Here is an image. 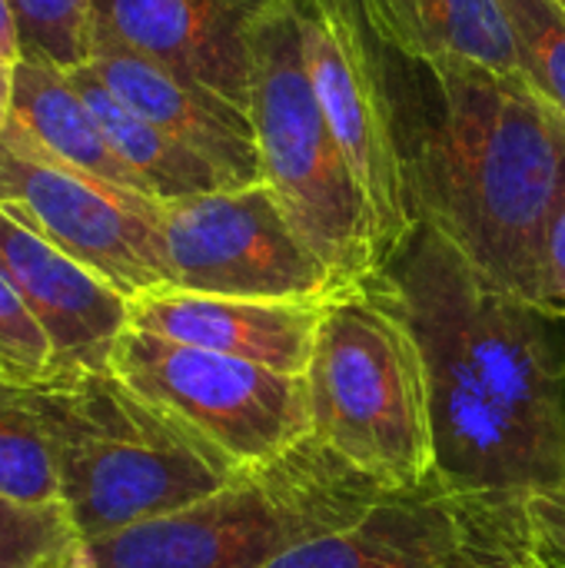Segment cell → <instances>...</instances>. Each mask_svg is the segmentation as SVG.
I'll list each match as a JSON object with an SVG mask.
<instances>
[{
  "label": "cell",
  "mask_w": 565,
  "mask_h": 568,
  "mask_svg": "<svg viewBox=\"0 0 565 568\" xmlns=\"http://www.w3.org/2000/svg\"><path fill=\"white\" fill-rule=\"evenodd\" d=\"M370 286L410 323L430 373L436 476L460 493L565 489V336L416 223Z\"/></svg>",
  "instance_id": "6da1fadb"
},
{
  "label": "cell",
  "mask_w": 565,
  "mask_h": 568,
  "mask_svg": "<svg viewBox=\"0 0 565 568\" xmlns=\"http://www.w3.org/2000/svg\"><path fill=\"white\" fill-rule=\"evenodd\" d=\"M416 220L490 283L536 303L565 203V116L523 77L473 60L386 50Z\"/></svg>",
  "instance_id": "7a4b0ae2"
},
{
  "label": "cell",
  "mask_w": 565,
  "mask_h": 568,
  "mask_svg": "<svg viewBox=\"0 0 565 568\" xmlns=\"http://www.w3.org/2000/svg\"><path fill=\"white\" fill-rule=\"evenodd\" d=\"M30 396L83 546L186 509L240 469L113 369L53 376Z\"/></svg>",
  "instance_id": "3957f363"
},
{
  "label": "cell",
  "mask_w": 565,
  "mask_h": 568,
  "mask_svg": "<svg viewBox=\"0 0 565 568\" xmlns=\"http://www.w3.org/2000/svg\"><path fill=\"white\" fill-rule=\"evenodd\" d=\"M383 493L316 436L240 466L230 483L170 516L83 546V568H266L356 523Z\"/></svg>",
  "instance_id": "277c9868"
},
{
  "label": "cell",
  "mask_w": 565,
  "mask_h": 568,
  "mask_svg": "<svg viewBox=\"0 0 565 568\" xmlns=\"http://www.w3.org/2000/svg\"><path fill=\"white\" fill-rule=\"evenodd\" d=\"M306 389L313 436L353 469L390 493L440 479L423 349L370 283L326 303Z\"/></svg>",
  "instance_id": "5b68a950"
},
{
  "label": "cell",
  "mask_w": 565,
  "mask_h": 568,
  "mask_svg": "<svg viewBox=\"0 0 565 568\" xmlns=\"http://www.w3.org/2000/svg\"><path fill=\"white\" fill-rule=\"evenodd\" d=\"M246 110L263 183L300 240L343 286L360 290L376 280L383 273L376 223L316 100L296 0L280 3L256 30Z\"/></svg>",
  "instance_id": "8992f818"
},
{
  "label": "cell",
  "mask_w": 565,
  "mask_h": 568,
  "mask_svg": "<svg viewBox=\"0 0 565 568\" xmlns=\"http://www.w3.org/2000/svg\"><path fill=\"white\" fill-rule=\"evenodd\" d=\"M110 369L233 466H256L313 436L306 376H286L137 326L123 329Z\"/></svg>",
  "instance_id": "52a82bcc"
},
{
  "label": "cell",
  "mask_w": 565,
  "mask_h": 568,
  "mask_svg": "<svg viewBox=\"0 0 565 568\" xmlns=\"http://www.w3.org/2000/svg\"><path fill=\"white\" fill-rule=\"evenodd\" d=\"M306 70L323 116L370 203L383 270L416 230L386 47L360 0H296Z\"/></svg>",
  "instance_id": "ba28073f"
},
{
  "label": "cell",
  "mask_w": 565,
  "mask_h": 568,
  "mask_svg": "<svg viewBox=\"0 0 565 568\" xmlns=\"http://www.w3.org/2000/svg\"><path fill=\"white\" fill-rule=\"evenodd\" d=\"M526 499L443 479L383 493L356 523L266 568H533Z\"/></svg>",
  "instance_id": "9c48e42d"
},
{
  "label": "cell",
  "mask_w": 565,
  "mask_h": 568,
  "mask_svg": "<svg viewBox=\"0 0 565 568\" xmlns=\"http://www.w3.org/2000/svg\"><path fill=\"white\" fill-rule=\"evenodd\" d=\"M0 210L130 300L173 286L163 203L53 163L10 130H0Z\"/></svg>",
  "instance_id": "30bf717a"
},
{
  "label": "cell",
  "mask_w": 565,
  "mask_h": 568,
  "mask_svg": "<svg viewBox=\"0 0 565 568\" xmlns=\"http://www.w3.org/2000/svg\"><path fill=\"white\" fill-rule=\"evenodd\" d=\"M163 243L176 290L303 303L350 293L300 240L266 183L163 203Z\"/></svg>",
  "instance_id": "8fae6325"
},
{
  "label": "cell",
  "mask_w": 565,
  "mask_h": 568,
  "mask_svg": "<svg viewBox=\"0 0 565 568\" xmlns=\"http://www.w3.org/2000/svg\"><path fill=\"white\" fill-rule=\"evenodd\" d=\"M286 0H93V40L117 43L233 103H250L253 40Z\"/></svg>",
  "instance_id": "7c38bea8"
},
{
  "label": "cell",
  "mask_w": 565,
  "mask_h": 568,
  "mask_svg": "<svg viewBox=\"0 0 565 568\" xmlns=\"http://www.w3.org/2000/svg\"><path fill=\"white\" fill-rule=\"evenodd\" d=\"M0 273L50 343L53 376L110 369L130 326V296L0 210Z\"/></svg>",
  "instance_id": "4fadbf2b"
},
{
  "label": "cell",
  "mask_w": 565,
  "mask_h": 568,
  "mask_svg": "<svg viewBox=\"0 0 565 568\" xmlns=\"http://www.w3.org/2000/svg\"><path fill=\"white\" fill-rule=\"evenodd\" d=\"M97 80L133 113L206 160L226 190L263 183L256 130L250 110L220 90L143 60L117 43L93 40L90 63Z\"/></svg>",
  "instance_id": "5bb4252c"
},
{
  "label": "cell",
  "mask_w": 565,
  "mask_h": 568,
  "mask_svg": "<svg viewBox=\"0 0 565 568\" xmlns=\"http://www.w3.org/2000/svg\"><path fill=\"white\" fill-rule=\"evenodd\" d=\"M323 310L326 303L243 300L160 286L130 300V326L286 376H306Z\"/></svg>",
  "instance_id": "9a60e30c"
},
{
  "label": "cell",
  "mask_w": 565,
  "mask_h": 568,
  "mask_svg": "<svg viewBox=\"0 0 565 568\" xmlns=\"http://www.w3.org/2000/svg\"><path fill=\"white\" fill-rule=\"evenodd\" d=\"M3 130L53 163L143 193L103 140L83 93L67 70L37 60H17Z\"/></svg>",
  "instance_id": "2e32d148"
},
{
  "label": "cell",
  "mask_w": 565,
  "mask_h": 568,
  "mask_svg": "<svg viewBox=\"0 0 565 568\" xmlns=\"http://www.w3.org/2000/svg\"><path fill=\"white\" fill-rule=\"evenodd\" d=\"M380 43L410 60H473L519 77L503 0H360Z\"/></svg>",
  "instance_id": "e0dca14e"
},
{
  "label": "cell",
  "mask_w": 565,
  "mask_h": 568,
  "mask_svg": "<svg viewBox=\"0 0 565 568\" xmlns=\"http://www.w3.org/2000/svg\"><path fill=\"white\" fill-rule=\"evenodd\" d=\"M70 77L83 93L103 140L110 143L117 160L127 166V173L150 200L173 203V200L226 190V183L206 160H200L193 150H186L183 143L157 130L150 120L133 113L123 100H117L87 63L70 70Z\"/></svg>",
  "instance_id": "ac0fdd59"
},
{
  "label": "cell",
  "mask_w": 565,
  "mask_h": 568,
  "mask_svg": "<svg viewBox=\"0 0 565 568\" xmlns=\"http://www.w3.org/2000/svg\"><path fill=\"white\" fill-rule=\"evenodd\" d=\"M0 496L60 503L53 446L30 389L0 379Z\"/></svg>",
  "instance_id": "d6986e66"
},
{
  "label": "cell",
  "mask_w": 565,
  "mask_h": 568,
  "mask_svg": "<svg viewBox=\"0 0 565 568\" xmlns=\"http://www.w3.org/2000/svg\"><path fill=\"white\" fill-rule=\"evenodd\" d=\"M83 539L63 503L0 496V568H77Z\"/></svg>",
  "instance_id": "ffe728a7"
},
{
  "label": "cell",
  "mask_w": 565,
  "mask_h": 568,
  "mask_svg": "<svg viewBox=\"0 0 565 568\" xmlns=\"http://www.w3.org/2000/svg\"><path fill=\"white\" fill-rule=\"evenodd\" d=\"M20 43V60L77 70L90 63L93 0H3Z\"/></svg>",
  "instance_id": "44dd1931"
},
{
  "label": "cell",
  "mask_w": 565,
  "mask_h": 568,
  "mask_svg": "<svg viewBox=\"0 0 565 568\" xmlns=\"http://www.w3.org/2000/svg\"><path fill=\"white\" fill-rule=\"evenodd\" d=\"M519 77L565 116V7L559 0H503Z\"/></svg>",
  "instance_id": "7402d4cb"
},
{
  "label": "cell",
  "mask_w": 565,
  "mask_h": 568,
  "mask_svg": "<svg viewBox=\"0 0 565 568\" xmlns=\"http://www.w3.org/2000/svg\"><path fill=\"white\" fill-rule=\"evenodd\" d=\"M53 373L50 343L10 280L0 273V379L13 386H40Z\"/></svg>",
  "instance_id": "603a6c76"
},
{
  "label": "cell",
  "mask_w": 565,
  "mask_h": 568,
  "mask_svg": "<svg viewBox=\"0 0 565 568\" xmlns=\"http://www.w3.org/2000/svg\"><path fill=\"white\" fill-rule=\"evenodd\" d=\"M526 516L536 552L553 568H565V489L529 496Z\"/></svg>",
  "instance_id": "cb8c5ba5"
},
{
  "label": "cell",
  "mask_w": 565,
  "mask_h": 568,
  "mask_svg": "<svg viewBox=\"0 0 565 568\" xmlns=\"http://www.w3.org/2000/svg\"><path fill=\"white\" fill-rule=\"evenodd\" d=\"M539 310L549 316H565V203L556 213L549 236H546V253H543V273H539Z\"/></svg>",
  "instance_id": "d4e9b609"
},
{
  "label": "cell",
  "mask_w": 565,
  "mask_h": 568,
  "mask_svg": "<svg viewBox=\"0 0 565 568\" xmlns=\"http://www.w3.org/2000/svg\"><path fill=\"white\" fill-rule=\"evenodd\" d=\"M20 57H13L3 43H0V130L7 123V110H10V90H13V67Z\"/></svg>",
  "instance_id": "484cf974"
},
{
  "label": "cell",
  "mask_w": 565,
  "mask_h": 568,
  "mask_svg": "<svg viewBox=\"0 0 565 568\" xmlns=\"http://www.w3.org/2000/svg\"><path fill=\"white\" fill-rule=\"evenodd\" d=\"M533 568H553V566H549L539 552H533Z\"/></svg>",
  "instance_id": "4316f807"
},
{
  "label": "cell",
  "mask_w": 565,
  "mask_h": 568,
  "mask_svg": "<svg viewBox=\"0 0 565 568\" xmlns=\"http://www.w3.org/2000/svg\"><path fill=\"white\" fill-rule=\"evenodd\" d=\"M559 3H563V7H565V0H559Z\"/></svg>",
  "instance_id": "83f0119b"
},
{
  "label": "cell",
  "mask_w": 565,
  "mask_h": 568,
  "mask_svg": "<svg viewBox=\"0 0 565 568\" xmlns=\"http://www.w3.org/2000/svg\"><path fill=\"white\" fill-rule=\"evenodd\" d=\"M77 568H83V566H77Z\"/></svg>",
  "instance_id": "f1b7e54d"
},
{
  "label": "cell",
  "mask_w": 565,
  "mask_h": 568,
  "mask_svg": "<svg viewBox=\"0 0 565 568\" xmlns=\"http://www.w3.org/2000/svg\"><path fill=\"white\" fill-rule=\"evenodd\" d=\"M563 323H565V316H563Z\"/></svg>",
  "instance_id": "f546056e"
}]
</instances>
